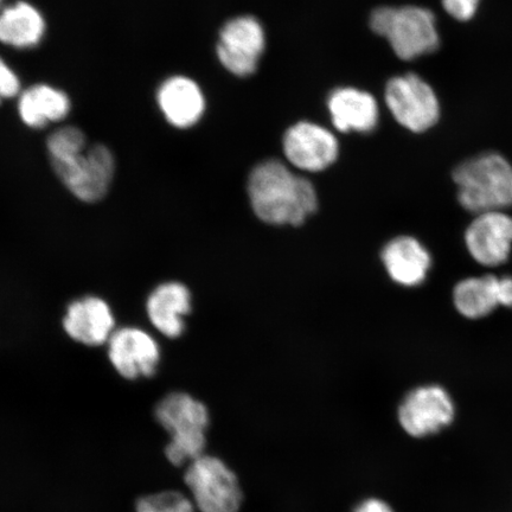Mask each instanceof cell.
<instances>
[{"label":"cell","mask_w":512,"mask_h":512,"mask_svg":"<svg viewBox=\"0 0 512 512\" xmlns=\"http://www.w3.org/2000/svg\"><path fill=\"white\" fill-rule=\"evenodd\" d=\"M456 415L451 395L437 384L418 387L409 392L399 407L403 430L414 438H424L450 426Z\"/></svg>","instance_id":"9c48e42d"},{"label":"cell","mask_w":512,"mask_h":512,"mask_svg":"<svg viewBox=\"0 0 512 512\" xmlns=\"http://www.w3.org/2000/svg\"><path fill=\"white\" fill-rule=\"evenodd\" d=\"M460 206L472 214L512 207V165L497 152L466 159L453 171Z\"/></svg>","instance_id":"7a4b0ae2"},{"label":"cell","mask_w":512,"mask_h":512,"mask_svg":"<svg viewBox=\"0 0 512 512\" xmlns=\"http://www.w3.org/2000/svg\"><path fill=\"white\" fill-rule=\"evenodd\" d=\"M51 165L67 189L87 203L98 202L106 196L115 171L113 153L104 145H95Z\"/></svg>","instance_id":"8992f818"},{"label":"cell","mask_w":512,"mask_h":512,"mask_svg":"<svg viewBox=\"0 0 512 512\" xmlns=\"http://www.w3.org/2000/svg\"><path fill=\"white\" fill-rule=\"evenodd\" d=\"M46 23L34 6L18 2L0 14V42L18 49L36 47L42 41Z\"/></svg>","instance_id":"ac0fdd59"},{"label":"cell","mask_w":512,"mask_h":512,"mask_svg":"<svg viewBox=\"0 0 512 512\" xmlns=\"http://www.w3.org/2000/svg\"><path fill=\"white\" fill-rule=\"evenodd\" d=\"M499 299L501 306L512 307V277L499 278Z\"/></svg>","instance_id":"484cf974"},{"label":"cell","mask_w":512,"mask_h":512,"mask_svg":"<svg viewBox=\"0 0 512 512\" xmlns=\"http://www.w3.org/2000/svg\"><path fill=\"white\" fill-rule=\"evenodd\" d=\"M146 311L159 332L178 338L185 329L184 318L191 311V293L187 286L175 281L159 285L147 298Z\"/></svg>","instance_id":"e0dca14e"},{"label":"cell","mask_w":512,"mask_h":512,"mask_svg":"<svg viewBox=\"0 0 512 512\" xmlns=\"http://www.w3.org/2000/svg\"><path fill=\"white\" fill-rule=\"evenodd\" d=\"M0 2H2V0H0Z\"/></svg>","instance_id":"4316f807"},{"label":"cell","mask_w":512,"mask_h":512,"mask_svg":"<svg viewBox=\"0 0 512 512\" xmlns=\"http://www.w3.org/2000/svg\"><path fill=\"white\" fill-rule=\"evenodd\" d=\"M248 196L258 219L273 226H300L318 209L317 192L309 179L275 159L255 166Z\"/></svg>","instance_id":"6da1fadb"},{"label":"cell","mask_w":512,"mask_h":512,"mask_svg":"<svg viewBox=\"0 0 512 512\" xmlns=\"http://www.w3.org/2000/svg\"><path fill=\"white\" fill-rule=\"evenodd\" d=\"M384 99L395 120L409 131L425 132L438 123V96L419 75L409 73L390 79Z\"/></svg>","instance_id":"52a82bcc"},{"label":"cell","mask_w":512,"mask_h":512,"mask_svg":"<svg viewBox=\"0 0 512 512\" xmlns=\"http://www.w3.org/2000/svg\"><path fill=\"white\" fill-rule=\"evenodd\" d=\"M108 357L121 376L137 380L155 375L160 348L156 339L146 331L124 328L114 331L108 341Z\"/></svg>","instance_id":"7c38bea8"},{"label":"cell","mask_w":512,"mask_h":512,"mask_svg":"<svg viewBox=\"0 0 512 512\" xmlns=\"http://www.w3.org/2000/svg\"><path fill=\"white\" fill-rule=\"evenodd\" d=\"M370 28L376 35L387 38L401 60L411 61L439 48L435 16L420 6H382L371 14Z\"/></svg>","instance_id":"277c9868"},{"label":"cell","mask_w":512,"mask_h":512,"mask_svg":"<svg viewBox=\"0 0 512 512\" xmlns=\"http://www.w3.org/2000/svg\"><path fill=\"white\" fill-rule=\"evenodd\" d=\"M86 137L79 128L68 126L55 131L48 139L51 162L66 159L86 150Z\"/></svg>","instance_id":"44dd1931"},{"label":"cell","mask_w":512,"mask_h":512,"mask_svg":"<svg viewBox=\"0 0 512 512\" xmlns=\"http://www.w3.org/2000/svg\"><path fill=\"white\" fill-rule=\"evenodd\" d=\"M384 268L394 283L416 287L425 283L432 267V256L413 236H398L390 240L381 252Z\"/></svg>","instance_id":"5bb4252c"},{"label":"cell","mask_w":512,"mask_h":512,"mask_svg":"<svg viewBox=\"0 0 512 512\" xmlns=\"http://www.w3.org/2000/svg\"><path fill=\"white\" fill-rule=\"evenodd\" d=\"M453 303L460 315L479 319L501 306L499 278L495 275L466 278L454 287Z\"/></svg>","instance_id":"ffe728a7"},{"label":"cell","mask_w":512,"mask_h":512,"mask_svg":"<svg viewBox=\"0 0 512 512\" xmlns=\"http://www.w3.org/2000/svg\"><path fill=\"white\" fill-rule=\"evenodd\" d=\"M158 105L172 126L189 128L200 121L206 100L197 83L185 76H174L159 87Z\"/></svg>","instance_id":"2e32d148"},{"label":"cell","mask_w":512,"mask_h":512,"mask_svg":"<svg viewBox=\"0 0 512 512\" xmlns=\"http://www.w3.org/2000/svg\"><path fill=\"white\" fill-rule=\"evenodd\" d=\"M465 243L478 264L488 267L504 264L512 248V217L505 211L476 215L466 229Z\"/></svg>","instance_id":"8fae6325"},{"label":"cell","mask_w":512,"mask_h":512,"mask_svg":"<svg viewBox=\"0 0 512 512\" xmlns=\"http://www.w3.org/2000/svg\"><path fill=\"white\" fill-rule=\"evenodd\" d=\"M21 89V82L12 69L0 57V102L3 99L14 98Z\"/></svg>","instance_id":"cb8c5ba5"},{"label":"cell","mask_w":512,"mask_h":512,"mask_svg":"<svg viewBox=\"0 0 512 512\" xmlns=\"http://www.w3.org/2000/svg\"><path fill=\"white\" fill-rule=\"evenodd\" d=\"M192 499L178 491H163L139 499L137 512H196Z\"/></svg>","instance_id":"7402d4cb"},{"label":"cell","mask_w":512,"mask_h":512,"mask_svg":"<svg viewBox=\"0 0 512 512\" xmlns=\"http://www.w3.org/2000/svg\"><path fill=\"white\" fill-rule=\"evenodd\" d=\"M63 328L74 341L98 347L110 341L114 332L111 307L98 297L75 300L68 306Z\"/></svg>","instance_id":"4fadbf2b"},{"label":"cell","mask_w":512,"mask_h":512,"mask_svg":"<svg viewBox=\"0 0 512 512\" xmlns=\"http://www.w3.org/2000/svg\"><path fill=\"white\" fill-rule=\"evenodd\" d=\"M265 48L266 35L258 19L240 16L224 24L216 50L228 72L246 78L258 69Z\"/></svg>","instance_id":"ba28073f"},{"label":"cell","mask_w":512,"mask_h":512,"mask_svg":"<svg viewBox=\"0 0 512 512\" xmlns=\"http://www.w3.org/2000/svg\"><path fill=\"white\" fill-rule=\"evenodd\" d=\"M19 114L25 125L42 128L67 117L70 110L68 95L48 85H36L21 95Z\"/></svg>","instance_id":"d6986e66"},{"label":"cell","mask_w":512,"mask_h":512,"mask_svg":"<svg viewBox=\"0 0 512 512\" xmlns=\"http://www.w3.org/2000/svg\"><path fill=\"white\" fill-rule=\"evenodd\" d=\"M284 152L297 169L319 172L336 162L339 146L334 133L325 127L300 121L286 131Z\"/></svg>","instance_id":"30bf717a"},{"label":"cell","mask_w":512,"mask_h":512,"mask_svg":"<svg viewBox=\"0 0 512 512\" xmlns=\"http://www.w3.org/2000/svg\"><path fill=\"white\" fill-rule=\"evenodd\" d=\"M332 123L341 132H373L379 124V105L373 95L345 87L332 92L328 100Z\"/></svg>","instance_id":"9a60e30c"},{"label":"cell","mask_w":512,"mask_h":512,"mask_svg":"<svg viewBox=\"0 0 512 512\" xmlns=\"http://www.w3.org/2000/svg\"><path fill=\"white\" fill-rule=\"evenodd\" d=\"M158 424L170 435L165 457L172 465H189L204 454L209 412L206 405L185 393H171L155 411Z\"/></svg>","instance_id":"3957f363"},{"label":"cell","mask_w":512,"mask_h":512,"mask_svg":"<svg viewBox=\"0 0 512 512\" xmlns=\"http://www.w3.org/2000/svg\"><path fill=\"white\" fill-rule=\"evenodd\" d=\"M480 0H443L448 15L460 22L470 21L476 16Z\"/></svg>","instance_id":"603a6c76"},{"label":"cell","mask_w":512,"mask_h":512,"mask_svg":"<svg viewBox=\"0 0 512 512\" xmlns=\"http://www.w3.org/2000/svg\"><path fill=\"white\" fill-rule=\"evenodd\" d=\"M354 512H394L390 505L377 498H369L357 505Z\"/></svg>","instance_id":"d4e9b609"},{"label":"cell","mask_w":512,"mask_h":512,"mask_svg":"<svg viewBox=\"0 0 512 512\" xmlns=\"http://www.w3.org/2000/svg\"><path fill=\"white\" fill-rule=\"evenodd\" d=\"M184 480L192 502L201 512H239V480L221 459L203 454L188 465Z\"/></svg>","instance_id":"5b68a950"}]
</instances>
